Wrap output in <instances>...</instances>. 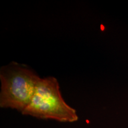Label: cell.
<instances>
[{
  "instance_id": "6da1fadb",
  "label": "cell",
  "mask_w": 128,
  "mask_h": 128,
  "mask_svg": "<svg viewBox=\"0 0 128 128\" xmlns=\"http://www.w3.org/2000/svg\"><path fill=\"white\" fill-rule=\"evenodd\" d=\"M22 113L60 122L72 123L78 120L76 111L64 100L58 81L52 76L39 80L29 104Z\"/></svg>"
},
{
  "instance_id": "7a4b0ae2",
  "label": "cell",
  "mask_w": 128,
  "mask_h": 128,
  "mask_svg": "<svg viewBox=\"0 0 128 128\" xmlns=\"http://www.w3.org/2000/svg\"><path fill=\"white\" fill-rule=\"evenodd\" d=\"M40 78L30 69L17 63L2 66L0 107L11 108L22 113L31 101Z\"/></svg>"
}]
</instances>
